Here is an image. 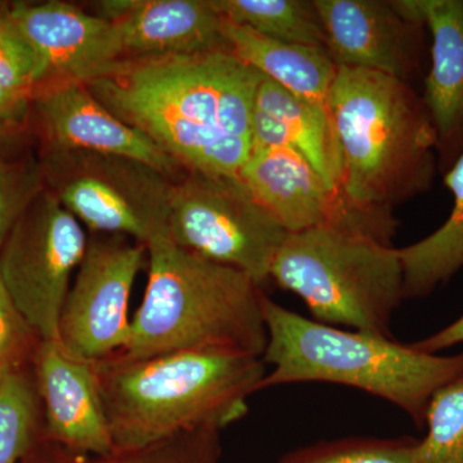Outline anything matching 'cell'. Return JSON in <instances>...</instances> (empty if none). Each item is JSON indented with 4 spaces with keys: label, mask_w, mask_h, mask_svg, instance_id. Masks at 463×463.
I'll return each instance as SVG.
<instances>
[{
    "label": "cell",
    "mask_w": 463,
    "mask_h": 463,
    "mask_svg": "<svg viewBox=\"0 0 463 463\" xmlns=\"http://www.w3.org/2000/svg\"><path fill=\"white\" fill-rule=\"evenodd\" d=\"M463 343V316L461 318L457 319L452 325L426 337V339L417 341L412 344L417 350H421L423 353L429 354H435L440 350L447 349V347L458 345Z\"/></svg>",
    "instance_id": "30"
},
{
    "label": "cell",
    "mask_w": 463,
    "mask_h": 463,
    "mask_svg": "<svg viewBox=\"0 0 463 463\" xmlns=\"http://www.w3.org/2000/svg\"><path fill=\"white\" fill-rule=\"evenodd\" d=\"M41 341L0 279V370L32 364Z\"/></svg>",
    "instance_id": "28"
},
{
    "label": "cell",
    "mask_w": 463,
    "mask_h": 463,
    "mask_svg": "<svg viewBox=\"0 0 463 463\" xmlns=\"http://www.w3.org/2000/svg\"><path fill=\"white\" fill-rule=\"evenodd\" d=\"M48 440V439H47ZM47 463H221V431L197 429L142 449L96 456L74 452L48 440Z\"/></svg>",
    "instance_id": "24"
},
{
    "label": "cell",
    "mask_w": 463,
    "mask_h": 463,
    "mask_svg": "<svg viewBox=\"0 0 463 463\" xmlns=\"http://www.w3.org/2000/svg\"><path fill=\"white\" fill-rule=\"evenodd\" d=\"M32 365L45 439L87 455L114 452L96 362L70 354L60 340H42Z\"/></svg>",
    "instance_id": "15"
},
{
    "label": "cell",
    "mask_w": 463,
    "mask_h": 463,
    "mask_svg": "<svg viewBox=\"0 0 463 463\" xmlns=\"http://www.w3.org/2000/svg\"><path fill=\"white\" fill-rule=\"evenodd\" d=\"M9 14L41 60L38 93L60 85L90 83L125 61L115 24L72 3H11Z\"/></svg>",
    "instance_id": "13"
},
{
    "label": "cell",
    "mask_w": 463,
    "mask_h": 463,
    "mask_svg": "<svg viewBox=\"0 0 463 463\" xmlns=\"http://www.w3.org/2000/svg\"><path fill=\"white\" fill-rule=\"evenodd\" d=\"M234 25L288 44L326 50V33L315 2L307 0H212ZM327 51V50H326Z\"/></svg>",
    "instance_id": "21"
},
{
    "label": "cell",
    "mask_w": 463,
    "mask_h": 463,
    "mask_svg": "<svg viewBox=\"0 0 463 463\" xmlns=\"http://www.w3.org/2000/svg\"><path fill=\"white\" fill-rule=\"evenodd\" d=\"M45 188L93 233L147 246L167 236L174 179L136 158L97 152H42Z\"/></svg>",
    "instance_id": "7"
},
{
    "label": "cell",
    "mask_w": 463,
    "mask_h": 463,
    "mask_svg": "<svg viewBox=\"0 0 463 463\" xmlns=\"http://www.w3.org/2000/svg\"><path fill=\"white\" fill-rule=\"evenodd\" d=\"M419 439L344 438L298 448L279 463H417Z\"/></svg>",
    "instance_id": "25"
},
{
    "label": "cell",
    "mask_w": 463,
    "mask_h": 463,
    "mask_svg": "<svg viewBox=\"0 0 463 463\" xmlns=\"http://www.w3.org/2000/svg\"><path fill=\"white\" fill-rule=\"evenodd\" d=\"M313 2L335 65L380 72L411 85L421 74L428 29L398 0Z\"/></svg>",
    "instance_id": "12"
},
{
    "label": "cell",
    "mask_w": 463,
    "mask_h": 463,
    "mask_svg": "<svg viewBox=\"0 0 463 463\" xmlns=\"http://www.w3.org/2000/svg\"><path fill=\"white\" fill-rule=\"evenodd\" d=\"M263 358L234 350H183L96 362L114 450L142 449L197 429L222 431L249 412L267 374Z\"/></svg>",
    "instance_id": "2"
},
{
    "label": "cell",
    "mask_w": 463,
    "mask_h": 463,
    "mask_svg": "<svg viewBox=\"0 0 463 463\" xmlns=\"http://www.w3.org/2000/svg\"><path fill=\"white\" fill-rule=\"evenodd\" d=\"M0 2V123L29 127L33 99L43 81L42 62Z\"/></svg>",
    "instance_id": "22"
},
{
    "label": "cell",
    "mask_w": 463,
    "mask_h": 463,
    "mask_svg": "<svg viewBox=\"0 0 463 463\" xmlns=\"http://www.w3.org/2000/svg\"><path fill=\"white\" fill-rule=\"evenodd\" d=\"M340 191L367 209L430 191L439 172L437 133L412 85L368 70L337 67L330 93Z\"/></svg>",
    "instance_id": "3"
},
{
    "label": "cell",
    "mask_w": 463,
    "mask_h": 463,
    "mask_svg": "<svg viewBox=\"0 0 463 463\" xmlns=\"http://www.w3.org/2000/svg\"><path fill=\"white\" fill-rule=\"evenodd\" d=\"M269 279L303 298L317 322L392 339V318L404 300L392 246L332 227L295 232L277 252Z\"/></svg>",
    "instance_id": "6"
},
{
    "label": "cell",
    "mask_w": 463,
    "mask_h": 463,
    "mask_svg": "<svg viewBox=\"0 0 463 463\" xmlns=\"http://www.w3.org/2000/svg\"><path fill=\"white\" fill-rule=\"evenodd\" d=\"M147 259V246L129 237L91 234L58 325L66 352L99 362L127 346L130 294Z\"/></svg>",
    "instance_id": "10"
},
{
    "label": "cell",
    "mask_w": 463,
    "mask_h": 463,
    "mask_svg": "<svg viewBox=\"0 0 463 463\" xmlns=\"http://www.w3.org/2000/svg\"><path fill=\"white\" fill-rule=\"evenodd\" d=\"M425 426L417 463H463V374L435 392Z\"/></svg>",
    "instance_id": "26"
},
{
    "label": "cell",
    "mask_w": 463,
    "mask_h": 463,
    "mask_svg": "<svg viewBox=\"0 0 463 463\" xmlns=\"http://www.w3.org/2000/svg\"><path fill=\"white\" fill-rule=\"evenodd\" d=\"M29 127L42 152H97L136 158L178 181L185 173L175 160L141 130L121 121L85 84H66L39 91Z\"/></svg>",
    "instance_id": "14"
},
{
    "label": "cell",
    "mask_w": 463,
    "mask_h": 463,
    "mask_svg": "<svg viewBox=\"0 0 463 463\" xmlns=\"http://www.w3.org/2000/svg\"><path fill=\"white\" fill-rule=\"evenodd\" d=\"M412 5L431 35L422 99L437 133L439 172L444 174L463 152V0Z\"/></svg>",
    "instance_id": "17"
},
{
    "label": "cell",
    "mask_w": 463,
    "mask_h": 463,
    "mask_svg": "<svg viewBox=\"0 0 463 463\" xmlns=\"http://www.w3.org/2000/svg\"><path fill=\"white\" fill-rule=\"evenodd\" d=\"M254 108L281 127L292 148L309 161L323 179L340 190V158L331 116L295 96L270 79L261 78Z\"/></svg>",
    "instance_id": "19"
},
{
    "label": "cell",
    "mask_w": 463,
    "mask_h": 463,
    "mask_svg": "<svg viewBox=\"0 0 463 463\" xmlns=\"http://www.w3.org/2000/svg\"><path fill=\"white\" fill-rule=\"evenodd\" d=\"M27 365L0 370V463H18L32 450L44 421L35 377Z\"/></svg>",
    "instance_id": "23"
},
{
    "label": "cell",
    "mask_w": 463,
    "mask_h": 463,
    "mask_svg": "<svg viewBox=\"0 0 463 463\" xmlns=\"http://www.w3.org/2000/svg\"><path fill=\"white\" fill-rule=\"evenodd\" d=\"M443 181L453 196L449 218L430 236L398 249L404 298L428 297L463 268V152Z\"/></svg>",
    "instance_id": "20"
},
{
    "label": "cell",
    "mask_w": 463,
    "mask_h": 463,
    "mask_svg": "<svg viewBox=\"0 0 463 463\" xmlns=\"http://www.w3.org/2000/svg\"><path fill=\"white\" fill-rule=\"evenodd\" d=\"M147 254L145 297L127 346L112 356L146 359L197 349L263 356L265 292L251 277L179 248L167 236L151 241Z\"/></svg>",
    "instance_id": "4"
},
{
    "label": "cell",
    "mask_w": 463,
    "mask_h": 463,
    "mask_svg": "<svg viewBox=\"0 0 463 463\" xmlns=\"http://www.w3.org/2000/svg\"><path fill=\"white\" fill-rule=\"evenodd\" d=\"M93 5L118 27L125 61L231 53L223 17L212 0H102Z\"/></svg>",
    "instance_id": "16"
},
{
    "label": "cell",
    "mask_w": 463,
    "mask_h": 463,
    "mask_svg": "<svg viewBox=\"0 0 463 463\" xmlns=\"http://www.w3.org/2000/svg\"><path fill=\"white\" fill-rule=\"evenodd\" d=\"M87 245L83 224L45 188L0 250V279L42 340H58L61 313Z\"/></svg>",
    "instance_id": "9"
},
{
    "label": "cell",
    "mask_w": 463,
    "mask_h": 463,
    "mask_svg": "<svg viewBox=\"0 0 463 463\" xmlns=\"http://www.w3.org/2000/svg\"><path fill=\"white\" fill-rule=\"evenodd\" d=\"M240 181L288 233L332 227L392 246L398 219L367 209L332 187L292 147H252Z\"/></svg>",
    "instance_id": "11"
},
{
    "label": "cell",
    "mask_w": 463,
    "mask_h": 463,
    "mask_svg": "<svg viewBox=\"0 0 463 463\" xmlns=\"http://www.w3.org/2000/svg\"><path fill=\"white\" fill-rule=\"evenodd\" d=\"M288 232L239 176L185 172L174 182L167 237L179 248L236 268L259 286Z\"/></svg>",
    "instance_id": "8"
},
{
    "label": "cell",
    "mask_w": 463,
    "mask_h": 463,
    "mask_svg": "<svg viewBox=\"0 0 463 463\" xmlns=\"http://www.w3.org/2000/svg\"><path fill=\"white\" fill-rule=\"evenodd\" d=\"M267 327L263 358L272 370L261 389L327 383L362 390L394 404L419 428L439 389L463 374V352L429 354L389 337L323 325L261 298Z\"/></svg>",
    "instance_id": "5"
},
{
    "label": "cell",
    "mask_w": 463,
    "mask_h": 463,
    "mask_svg": "<svg viewBox=\"0 0 463 463\" xmlns=\"http://www.w3.org/2000/svg\"><path fill=\"white\" fill-rule=\"evenodd\" d=\"M33 134L30 127L0 123V163L14 160L30 149Z\"/></svg>",
    "instance_id": "29"
},
{
    "label": "cell",
    "mask_w": 463,
    "mask_h": 463,
    "mask_svg": "<svg viewBox=\"0 0 463 463\" xmlns=\"http://www.w3.org/2000/svg\"><path fill=\"white\" fill-rule=\"evenodd\" d=\"M231 53L265 78L330 114V93L337 66L323 48L288 44L223 18Z\"/></svg>",
    "instance_id": "18"
},
{
    "label": "cell",
    "mask_w": 463,
    "mask_h": 463,
    "mask_svg": "<svg viewBox=\"0 0 463 463\" xmlns=\"http://www.w3.org/2000/svg\"><path fill=\"white\" fill-rule=\"evenodd\" d=\"M263 75L227 52L127 60L85 84L185 172L237 176Z\"/></svg>",
    "instance_id": "1"
},
{
    "label": "cell",
    "mask_w": 463,
    "mask_h": 463,
    "mask_svg": "<svg viewBox=\"0 0 463 463\" xmlns=\"http://www.w3.org/2000/svg\"><path fill=\"white\" fill-rule=\"evenodd\" d=\"M44 190L41 157L33 151L0 163V250L27 207Z\"/></svg>",
    "instance_id": "27"
}]
</instances>
